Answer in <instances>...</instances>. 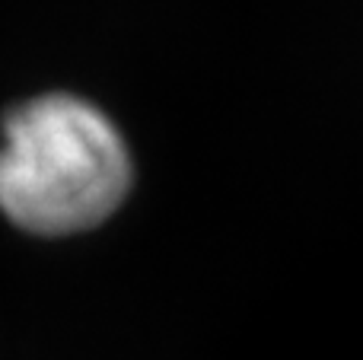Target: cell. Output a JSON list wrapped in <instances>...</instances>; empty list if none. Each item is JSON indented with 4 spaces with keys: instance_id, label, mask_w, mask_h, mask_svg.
I'll use <instances>...</instances> for the list:
<instances>
[{
    "instance_id": "obj_1",
    "label": "cell",
    "mask_w": 363,
    "mask_h": 360,
    "mask_svg": "<svg viewBox=\"0 0 363 360\" xmlns=\"http://www.w3.org/2000/svg\"><path fill=\"white\" fill-rule=\"evenodd\" d=\"M131 157L86 99L48 93L16 106L0 131V210L38 236L102 223L128 195Z\"/></svg>"
}]
</instances>
